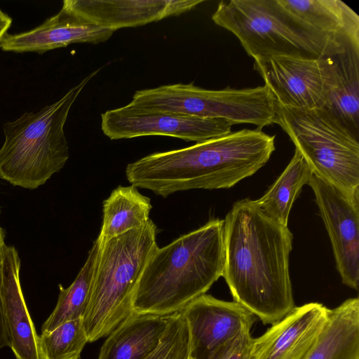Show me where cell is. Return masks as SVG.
<instances>
[{"label": "cell", "instance_id": "obj_1", "mask_svg": "<svg viewBox=\"0 0 359 359\" xmlns=\"http://www.w3.org/2000/svg\"><path fill=\"white\" fill-rule=\"evenodd\" d=\"M224 220L222 277L234 302L271 325L295 306L289 271L292 233L249 198L236 202Z\"/></svg>", "mask_w": 359, "mask_h": 359}, {"label": "cell", "instance_id": "obj_2", "mask_svg": "<svg viewBox=\"0 0 359 359\" xmlns=\"http://www.w3.org/2000/svg\"><path fill=\"white\" fill-rule=\"evenodd\" d=\"M275 136L244 128L128 164V181L162 197L191 189L233 187L254 175L274 151Z\"/></svg>", "mask_w": 359, "mask_h": 359}, {"label": "cell", "instance_id": "obj_3", "mask_svg": "<svg viewBox=\"0 0 359 359\" xmlns=\"http://www.w3.org/2000/svg\"><path fill=\"white\" fill-rule=\"evenodd\" d=\"M224 265V220L215 219L155 250L136 287L133 312H180L222 276Z\"/></svg>", "mask_w": 359, "mask_h": 359}, {"label": "cell", "instance_id": "obj_4", "mask_svg": "<svg viewBox=\"0 0 359 359\" xmlns=\"http://www.w3.org/2000/svg\"><path fill=\"white\" fill-rule=\"evenodd\" d=\"M97 69L55 102L25 112L4 124L0 178L13 186L35 189L62 170L69 154L64 126L74 101Z\"/></svg>", "mask_w": 359, "mask_h": 359}, {"label": "cell", "instance_id": "obj_5", "mask_svg": "<svg viewBox=\"0 0 359 359\" xmlns=\"http://www.w3.org/2000/svg\"><path fill=\"white\" fill-rule=\"evenodd\" d=\"M157 227L143 226L100 243L88 304L83 317L88 342L108 336L134 313V293L142 271L158 248Z\"/></svg>", "mask_w": 359, "mask_h": 359}, {"label": "cell", "instance_id": "obj_6", "mask_svg": "<svg viewBox=\"0 0 359 359\" xmlns=\"http://www.w3.org/2000/svg\"><path fill=\"white\" fill-rule=\"evenodd\" d=\"M274 123L287 134L314 175L359 196V138L323 109L277 104Z\"/></svg>", "mask_w": 359, "mask_h": 359}, {"label": "cell", "instance_id": "obj_7", "mask_svg": "<svg viewBox=\"0 0 359 359\" xmlns=\"http://www.w3.org/2000/svg\"><path fill=\"white\" fill-rule=\"evenodd\" d=\"M212 20L235 35L253 59L268 55L322 57L283 15L273 0L222 1Z\"/></svg>", "mask_w": 359, "mask_h": 359}, {"label": "cell", "instance_id": "obj_8", "mask_svg": "<svg viewBox=\"0 0 359 359\" xmlns=\"http://www.w3.org/2000/svg\"><path fill=\"white\" fill-rule=\"evenodd\" d=\"M227 121L147 109L130 104L101 114V128L110 140L142 136H170L189 142H203L231 132Z\"/></svg>", "mask_w": 359, "mask_h": 359}, {"label": "cell", "instance_id": "obj_9", "mask_svg": "<svg viewBox=\"0 0 359 359\" xmlns=\"http://www.w3.org/2000/svg\"><path fill=\"white\" fill-rule=\"evenodd\" d=\"M287 19L322 57L359 44V16L340 0H273Z\"/></svg>", "mask_w": 359, "mask_h": 359}, {"label": "cell", "instance_id": "obj_10", "mask_svg": "<svg viewBox=\"0 0 359 359\" xmlns=\"http://www.w3.org/2000/svg\"><path fill=\"white\" fill-rule=\"evenodd\" d=\"M308 184L316 197L342 283L359 287V196H351L313 175Z\"/></svg>", "mask_w": 359, "mask_h": 359}, {"label": "cell", "instance_id": "obj_11", "mask_svg": "<svg viewBox=\"0 0 359 359\" xmlns=\"http://www.w3.org/2000/svg\"><path fill=\"white\" fill-rule=\"evenodd\" d=\"M278 105L292 109H321L326 92L323 57L268 55L254 59Z\"/></svg>", "mask_w": 359, "mask_h": 359}, {"label": "cell", "instance_id": "obj_12", "mask_svg": "<svg viewBox=\"0 0 359 359\" xmlns=\"http://www.w3.org/2000/svg\"><path fill=\"white\" fill-rule=\"evenodd\" d=\"M189 328L191 356L215 359L238 336L251 332L256 316L236 302L203 294L181 311Z\"/></svg>", "mask_w": 359, "mask_h": 359}, {"label": "cell", "instance_id": "obj_13", "mask_svg": "<svg viewBox=\"0 0 359 359\" xmlns=\"http://www.w3.org/2000/svg\"><path fill=\"white\" fill-rule=\"evenodd\" d=\"M330 309L318 302L294 308L253 338L250 359H305L318 342Z\"/></svg>", "mask_w": 359, "mask_h": 359}, {"label": "cell", "instance_id": "obj_14", "mask_svg": "<svg viewBox=\"0 0 359 359\" xmlns=\"http://www.w3.org/2000/svg\"><path fill=\"white\" fill-rule=\"evenodd\" d=\"M203 0H65L68 12L103 28L117 30L179 15Z\"/></svg>", "mask_w": 359, "mask_h": 359}, {"label": "cell", "instance_id": "obj_15", "mask_svg": "<svg viewBox=\"0 0 359 359\" xmlns=\"http://www.w3.org/2000/svg\"><path fill=\"white\" fill-rule=\"evenodd\" d=\"M114 32L79 18L62 8L58 13L33 29L6 33L0 41V48L8 52L41 53L72 43H102Z\"/></svg>", "mask_w": 359, "mask_h": 359}, {"label": "cell", "instance_id": "obj_16", "mask_svg": "<svg viewBox=\"0 0 359 359\" xmlns=\"http://www.w3.org/2000/svg\"><path fill=\"white\" fill-rule=\"evenodd\" d=\"M326 92L321 109L359 138V44L323 57Z\"/></svg>", "mask_w": 359, "mask_h": 359}, {"label": "cell", "instance_id": "obj_17", "mask_svg": "<svg viewBox=\"0 0 359 359\" xmlns=\"http://www.w3.org/2000/svg\"><path fill=\"white\" fill-rule=\"evenodd\" d=\"M20 269L17 250L6 245L3 257L2 306L9 347L16 359H41L39 336L24 299Z\"/></svg>", "mask_w": 359, "mask_h": 359}, {"label": "cell", "instance_id": "obj_18", "mask_svg": "<svg viewBox=\"0 0 359 359\" xmlns=\"http://www.w3.org/2000/svg\"><path fill=\"white\" fill-rule=\"evenodd\" d=\"M169 317L134 313L109 334L98 359H147L158 346Z\"/></svg>", "mask_w": 359, "mask_h": 359}, {"label": "cell", "instance_id": "obj_19", "mask_svg": "<svg viewBox=\"0 0 359 359\" xmlns=\"http://www.w3.org/2000/svg\"><path fill=\"white\" fill-rule=\"evenodd\" d=\"M305 359H359V299L330 309L326 325Z\"/></svg>", "mask_w": 359, "mask_h": 359}, {"label": "cell", "instance_id": "obj_20", "mask_svg": "<svg viewBox=\"0 0 359 359\" xmlns=\"http://www.w3.org/2000/svg\"><path fill=\"white\" fill-rule=\"evenodd\" d=\"M151 200L134 185L118 186L104 201L102 222L97 239L103 243L145 225L151 219Z\"/></svg>", "mask_w": 359, "mask_h": 359}, {"label": "cell", "instance_id": "obj_21", "mask_svg": "<svg viewBox=\"0 0 359 359\" xmlns=\"http://www.w3.org/2000/svg\"><path fill=\"white\" fill-rule=\"evenodd\" d=\"M313 171L300 152L294 154L281 175L255 203L270 218L287 226L293 203L304 185L308 184Z\"/></svg>", "mask_w": 359, "mask_h": 359}, {"label": "cell", "instance_id": "obj_22", "mask_svg": "<svg viewBox=\"0 0 359 359\" xmlns=\"http://www.w3.org/2000/svg\"><path fill=\"white\" fill-rule=\"evenodd\" d=\"M99 242L96 238L73 283L67 288L59 285L56 306L43 324L41 332H50L65 322L83 318L89 302Z\"/></svg>", "mask_w": 359, "mask_h": 359}, {"label": "cell", "instance_id": "obj_23", "mask_svg": "<svg viewBox=\"0 0 359 359\" xmlns=\"http://www.w3.org/2000/svg\"><path fill=\"white\" fill-rule=\"evenodd\" d=\"M88 342L83 318L65 322L38 338L41 359H80Z\"/></svg>", "mask_w": 359, "mask_h": 359}, {"label": "cell", "instance_id": "obj_24", "mask_svg": "<svg viewBox=\"0 0 359 359\" xmlns=\"http://www.w3.org/2000/svg\"><path fill=\"white\" fill-rule=\"evenodd\" d=\"M190 355L188 323L183 314L177 312L170 316L158 346L147 359H188Z\"/></svg>", "mask_w": 359, "mask_h": 359}, {"label": "cell", "instance_id": "obj_25", "mask_svg": "<svg viewBox=\"0 0 359 359\" xmlns=\"http://www.w3.org/2000/svg\"><path fill=\"white\" fill-rule=\"evenodd\" d=\"M252 340L251 332L240 334L215 359H250Z\"/></svg>", "mask_w": 359, "mask_h": 359}, {"label": "cell", "instance_id": "obj_26", "mask_svg": "<svg viewBox=\"0 0 359 359\" xmlns=\"http://www.w3.org/2000/svg\"><path fill=\"white\" fill-rule=\"evenodd\" d=\"M6 245L4 231L0 226V349L6 346H10L2 306L3 257Z\"/></svg>", "mask_w": 359, "mask_h": 359}, {"label": "cell", "instance_id": "obj_27", "mask_svg": "<svg viewBox=\"0 0 359 359\" xmlns=\"http://www.w3.org/2000/svg\"><path fill=\"white\" fill-rule=\"evenodd\" d=\"M12 18L6 13L0 10V41L7 33L8 29L12 24Z\"/></svg>", "mask_w": 359, "mask_h": 359}, {"label": "cell", "instance_id": "obj_28", "mask_svg": "<svg viewBox=\"0 0 359 359\" xmlns=\"http://www.w3.org/2000/svg\"><path fill=\"white\" fill-rule=\"evenodd\" d=\"M188 359H194L191 355L188 358Z\"/></svg>", "mask_w": 359, "mask_h": 359}]
</instances>
